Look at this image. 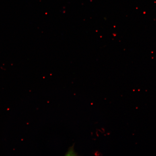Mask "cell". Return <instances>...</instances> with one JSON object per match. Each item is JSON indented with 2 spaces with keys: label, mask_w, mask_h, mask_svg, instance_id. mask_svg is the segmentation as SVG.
I'll list each match as a JSON object with an SVG mask.
<instances>
[{
  "label": "cell",
  "mask_w": 156,
  "mask_h": 156,
  "mask_svg": "<svg viewBox=\"0 0 156 156\" xmlns=\"http://www.w3.org/2000/svg\"><path fill=\"white\" fill-rule=\"evenodd\" d=\"M66 156H75L77 155V154L75 153L73 149V146L69 148L68 151L66 153Z\"/></svg>",
  "instance_id": "obj_1"
}]
</instances>
